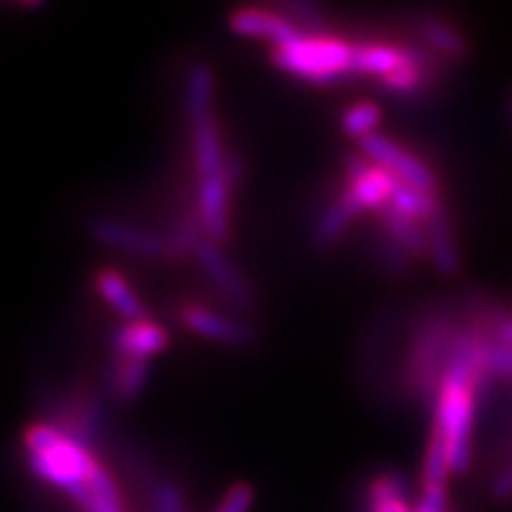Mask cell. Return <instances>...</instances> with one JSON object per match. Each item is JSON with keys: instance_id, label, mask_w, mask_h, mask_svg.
<instances>
[{"instance_id": "cell-1", "label": "cell", "mask_w": 512, "mask_h": 512, "mask_svg": "<svg viewBox=\"0 0 512 512\" xmlns=\"http://www.w3.org/2000/svg\"><path fill=\"white\" fill-rule=\"evenodd\" d=\"M24 446L29 453V465L36 477L46 479L53 486L81 505L83 512L91 508V477L98 463L74 437L50 425H34L24 432Z\"/></svg>"}, {"instance_id": "cell-2", "label": "cell", "mask_w": 512, "mask_h": 512, "mask_svg": "<svg viewBox=\"0 0 512 512\" xmlns=\"http://www.w3.org/2000/svg\"><path fill=\"white\" fill-rule=\"evenodd\" d=\"M354 46L328 36H302L297 43L273 50V64L297 79L330 83L351 74Z\"/></svg>"}, {"instance_id": "cell-3", "label": "cell", "mask_w": 512, "mask_h": 512, "mask_svg": "<svg viewBox=\"0 0 512 512\" xmlns=\"http://www.w3.org/2000/svg\"><path fill=\"white\" fill-rule=\"evenodd\" d=\"M361 152L370 162L382 166L392 174L396 181L403 185H411L415 190L432 192L437 195V178H434L432 169L425 162H420L418 157H413L411 152H406L399 147L394 140L384 138L382 133H373L366 140H361Z\"/></svg>"}, {"instance_id": "cell-4", "label": "cell", "mask_w": 512, "mask_h": 512, "mask_svg": "<svg viewBox=\"0 0 512 512\" xmlns=\"http://www.w3.org/2000/svg\"><path fill=\"white\" fill-rule=\"evenodd\" d=\"M197 264L204 268V273L209 275V280L214 283L216 290L221 292V297L235 306V309H254V292L247 285V280L242 278V273L235 268L233 261L223 254L221 245L211 240H202L200 247L195 249Z\"/></svg>"}, {"instance_id": "cell-5", "label": "cell", "mask_w": 512, "mask_h": 512, "mask_svg": "<svg viewBox=\"0 0 512 512\" xmlns=\"http://www.w3.org/2000/svg\"><path fill=\"white\" fill-rule=\"evenodd\" d=\"M233 34L245 38H259V41L273 43L275 48H285L297 43L304 34L287 19L283 12L264 8H242L228 17Z\"/></svg>"}, {"instance_id": "cell-6", "label": "cell", "mask_w": 512, "mask_h": 512, "mask_svg": "<svg viewBox=\"0 0 512 512\" xmlns=\"http://www.w3.org/2000/svg\"><path fill=\"white\" fill-rule=\"evenodd\" d=\"M91 235L100 245L119 249V252L133 254V256H145V259H152V256H166V238L162 235L150 233V230H143L138 226H131V223L119 221V219H95L91 223Z\"/></svg>"}, {"instance_id": "cell-7", "label": "cell", "mask_w": 512, "mask_h": 512, "mask_svg": "<svg viewBox=\"0 0 512 512\" xmlns=\"http://www.w3.org/2000/svg\"><path fill=\"white\" fill-rule=\"evenodd\" d=\"M183 323L195 335L211 339V342L226 344V347L233 349L252 347L256 339V332L247 323H240V320L223 316V313L211 309H202V306H190L183 313Z\"/></svg>"}, {"instance_id": "cell-8", "label": "cell", "mask_w": 512, "mask_h": 512, "mask_svg": "<svg viewBox=\"0 0 512 512\" xmlns=\"http://www.w3.org/2000/svg\"><path fill=\"white\" fill-rule=\"evenodd\" d=\"M430 62V53L422 48H406V46H356L354 57H351V74L361 76H377L387 79L389 74L399 72L411 64Z\"/></svg>"}, {"instance_id": "cell-9", "label": "cell", "mask_w": 512, "mask_h": 512, "mask_svg": "<svg viewBox=\"0 0 512 512\" xmlns=\"http://www.w3.org/2000/svg\"><path fill=\"white\" fill-rule=\"evenodd\" d=\"M422 226H425L427 254H430L434 268H437L441 275H446V278H453L460 268V259L451 221H448V214L441 200L434 204L430 214H427V219L422 221Z\"/></svg>"}, {"instance_id": "cell-10", "label": "cell", "mask_w": 512, "mask_h": 512, "mask_svg": "<svg viewBox=\"0 0 512 512\" xmlns=\"http://www.w3.org/2000/svg\"><path fill=\"white\" fill-rule=\"evenodd\" d=\"M192 128V150H195V169H197V183L204 181H219L226 178V152H223L221 131L216 119H204L197 124H190Z\"/></svg>"}, {"instance_id": "cell-11", "label": "cell", "mask_w": 512, "mask_h": 512, "mask_svg": "<svg viewBox=\"0 0 512 512\" xmlns=\"http://www.w3.org/2000/svg\"><path fill=\"white\" fill-rule=\"evenodd\" d=\"M169 344V335L162 325L150 323V320H140V323H124L114 330L112 349L114 356L124 358H147L159 354Z\"/></svg>"}, {"instance_id": "cell-12", "label": "cell", "mask_w": 512, "mask_h": 512, "mask_svg": "<svg viewBox=\"0 0 512 512\" xmlns=\"http://www.w3.org/2000/svg\"><path fill=\"white\" fill-rule=\"evenodd\" d=\"M396 183L399 181L387 169L373 164L361 178L349 183V188L342 192V197L358 216L363 211H377L384 204L392 202Z\"/></svg>"}, {"instance_id": "cell-13", "label": "cell", "mask_w": 512, "mask_h": 512, "mask_svg": "<svg viewBox=\"0 0 512 512\" xmlns=\"http://www.w3.org/2000/svg\"><path fill=\"white\" fill-rule=\"evenodd\" d=\"M185 117L188 124L214 117V72L209 64L195 62L185 76Z\"/></svg>"}, {"instance_id": "cell-14", "label": "cell", "mask_w": 512, "mask_h": 512, "mask_svg": "<svg viewBox=\"0 0 512 512\" xmlns=\"http://www.w3.org/2000/svg\"><path fill=\"white\" fill-rule=\"evenodd\" d=\"M95 287H98L100 297L119 313L126 323H140L145 318V306L138 299V294L128 287V283L114 271H100L95 278Z\"/></svg>"}, {"instance_id": "cell-15", "label": "cell", "mask_w": 512, "mask_h": 512, "mask_svg": "<svg viewBox=\"0 0 512 512\" xmlns=\"http://www.w3.org/2000/svg\"><path fill=\"white\" fill-rule=\"evenodd\" d=\"M377 219L382 223L384 235H389L394 242L406 249L411 256H425L427 254V235L425 228H420V221L408 219L392 204H384L375 211Z\"/></svg>"}, {"instance_id": "cell-16", "label": "cell", "mask_w": 512, "mask_h": 512, "mask_svg": "<svg viewBox=\"0 0 512 512\" xmlns=\"http://www.w3.org/2000/svg\"><path fill=\"white\" fill-rule=\"evenodd\" d=\"M147 377H150V361L147 358L114 356L107 380H110L114 399L133 401L145 389Z\"/></svg>"}, {"instance_id": "cell-17", "label": "cell", "mask_w": 512, "mask_h": 512, "mask_svg": "<svg viewBox=\"0 0 512 512\" xmlns=\"http://www.w3.org/2000/svg\"><path fill=\"white\" fill-rule=\"evenodd\" d=\"M366 512H411L408 486L396 472H382L366 489Z\"/></svg>"}, {"instance_id": "cell-18", "label": "cell", "mask_w": 512, "mask_h": 512, "mask_svg": "<svg viewBox=\"0 0 512 512\" xmlns=\"http://www.w3.org/2000/svg\"><path fill=\"white\" fill-rule=\"evenodd\" d=\"M418 34L420 41L425 43L432 53L453 57V60H460V57H465L467 50H470L465 36L460 34L456 27H451V24L441 22V19H422V22H418Z\"/></svg>"}, {"instance_id": "cell-19", "label": "cell", "mask_w": 512, "mask_h": 512, "mask_svg": "<svg viewBox=\"0 0 512 512\" xmlns=\"http://www.w3.org/2000/svg\"><path fill=\"white\" fill-rule=\"evenodd\" d=\"M356 219L354 209L344 202V197L339 195L335 202H330L323 209V214L318 216L316 226H313V245L316 247H330L347 233L349 223Z\"/></svg>"}, {"instance_id": "cell-20", "label": "cell", "mask_w": 512, "mask_h": 512, "mask_svg": "<svg viewBox=\"0 0 512 512\" xmlns=\"http://www.w3.org/2000/svg\"><path fill=\"white\" fill-rule=\"evenodd\" d=\"M448 475L451 465H448L444 441L432 430L425 448V465H422V489H446Z\"/></svg>"}, {"instance_id": "cell-21", "label": "cell", "mask_w": 512, "mask_h": 512, "mask_svg": "<svg viewBox=\"0 0 512 512\" xmlns=\"http://www.w3.org/2000/svg\"><path fill=\"white\" fill-rule=\"evenodd\" d=\"M382 121L380 107L373 105V102H358V105L349 107L342 117V131L347 133L349 138H356L358 143L373 136L377 124Z\"/></svg>"}, {"instance_id": "cell-22", "label": "cell", "mask_w": 512, "mask_h": 512, "mask_svg": "<svg viewBox=\"0 0 512 512\" xmlns=\"http://www.w3.org/2000/svg\"><path fill=\"white\" fill-rule=\"evenodd\" d=\"M430 62L411 64V67H403L399 72L389 74L387 79L380 81L382 88L392 95H415L430 79Z\"/></svg>"}, {"instance_id": "cell-23", "label": "cell", "mask_w": 512, "mask_h": 512, "mask_svg": "<svg viewBox=\"0 0 512 512\" xmlns=\"http://www.w3.org/2000/svg\"><path fill=\"white\" fill-rule=\"evenodd\" d=\"M283 15L302 31L304 36H323L325 15L316 3H306V0H294V3L283 5Z\"/></svg>"}, {"instance_id": "cell-24", "label": "cell", "mask_w": 512, "mask_h": 512, "mask_svg": "<svg viewBox=\"0 0 512 512\" xmlns=\"http://www.w3.org/2000/svg\"><path fill=\"white\" fill-rule=\"evenodd\" d=\"M88 484H91V508L88 512H124V503H121L114 479L102 467L95 470Z\"/></svg>"}, {"instance_id": "cell-25", "label": "cell", "mask_w": 512, "mask_h": 512, "mask_svg": "<svg viewBox=\"0 0 512 512\" xmlns=\"http://www.w3.org/2000/svg\"><path fill=\"white\" fill-rule=\"evenodd\" d=\"M380 249V264L384 271H387L389 275H403L408 271V264H411V254L403 249L399 242H394L389 235H384L380 245H377Z\"/></svg>"}, {"instance_id": "cell-26", "label": "cell", "mask_w": 512, "mask_h": 512, "mask_svg": "<svg viewBox=\"0 0 512 512\" xmlns=\"http://www.w3.org/2000/svg\"><path fill=\"white\" fill-rule=\"evenodd\" d=\"M152 508L155 512H185V496L181 486L174 482H162L155 484L152 489Z\"/></svg>"}, {"instance_id": "cell-27", "label": "cell", "mask_w": 512, "mask_h": 512, "mask_svg": "<svg viewBox=\"0 0 512 512\" xmlns=\"http://www.w3.org/2000/svg\"><path fill=\"white\" fill-rule=\"evenodd\" d=\"M254 503V489L245 482L230 486L228 494L223 496V501L219 503L216 512H249Z\"/></svg>"}, {"instance_id": "cell-28", "label": "cell", "mask_w": 512, "mask_h": 512, "mask_svg": "<svg viewBox=\"0 0 512 512\" xmlns=\"http://www.w3.org/2000/svg\"><path fill=\"white\" fill-rule=\"evenodd\" d=\"M448 494L446 489H422V498L415 512H446Z\"/></svg>"}, {"instance_id": "cell-29", "label": "cell", "mask_w": 512, "mask_h": 512, "mask_svg": "<svg viewBox=\"0 0 512 512\" xmlns=\"http://www.w3.org/2000/svg\"><path fill=\"white\" fill-rule=\"evenodd\" d=\"M491 496L498 498V501H508V498H512V465L503 472V475L496 477L494 484H491Z\"/></svg>"}, {"instance_id": "cell-30", "label": "cell", "mask_w": 512, "mask_h": 512, "mask_svg": "<svg viewBox=\"0 0 512 512\" xmlns=\"http://www.w3.org/2000/svg\"><path fill=\"white\" fill-rule=\"evenodd\" d=\"M496 337L501 339L503 344L512 347V318H501L496 323Z\"/></svg>"}]
</instances>
